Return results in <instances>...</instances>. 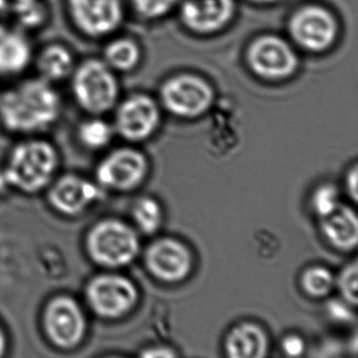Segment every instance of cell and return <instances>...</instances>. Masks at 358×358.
I'll list each match as a JSON object with an SVG mask.
<instances>
[{"instance_id":"obj_21","label":"cell","mask_w":358,"mask_h":358,"mask_svg":"<svg viewBox=\"0 0 358 358\" xmlns=\"http://www.w3.org/2000/svg\"><path fill=\"white\" fill-rule=\"evenodd\" d=\"M301 286L310 296L322 299L328 296L332 291L334 278L327 268L313 266L303 272L301 278Z\"/></svg>"},{"instance_id":"obj_24","label":"cell","mask_w":358,"mask_h":358,"mask_svg":"<svg viewBox=\"0 0 358 358\" xmlns=\"http://www.w3.org/2000/svg\"><path fill=\"white\" fill-rule=\"evenodd\" d=\"M12 15H15L22 26L34 28L43 24L45 11L38 0H14Z\"/></svg>"},{"instance_id":"obj_6","label":"cell","mask_w":358,"mask_h":358,"mask_svg":"<svg viewBox=\"0 0 358 358\" xmlns=\"http://www.w3.org/2000/svg\"><path fill=\"white\" fill-rule=\"evenodd\" d=\"M161 101L171 114L181 118H196L213 106L215 92L205 79L181 74L169 79L161 87Z\"/></svg>"},{"instance_id":"obj_17","label":"cell","mask_w":358,"mask_h":358,"mask_svg":"<svg viewBox=\"0 0 358 358\" xmlns=\"http://www.w3.org/2000/svg\"><path fill=\"white\" fill-rule=\"evenodd\" d=\"M226 353L231 358H263L268 351L265 331L252 322L236 324L225 339Z\"/></svg>"},{"instance_id":"obj_3","label":"cell","mask_w":358,"mask_h":358,"mask_svg":"<svg viewBox=\"0 0 358 358\" xmlns=\"http://www.w3.org/2000/svg\"><path fill=\"white\" fill-rule=\"evenodd\" d=\"M72 89L79 106L94 115L112 110L119 96L114 71L97 59L87 60L75 71Z\"/></svg>"},{"instance_id":"obj_13","label":"cell","mask_w":358,"mask_h":358,"mask_svg":"<svg viewBox=\"0 0 358 358\" xmlns=\"http://www.w3.org/2000/svg\"><path fill=\"white\" fill-rule=\"evenodd\" d=\"M45 324L51 341L64 349L78 345L85 332V315L70 297H57L49 303Z\"/></svg>"},{"instance_id":"obj_29","label":"cell","mask_w":358,"mask_h":358,"mask_svg":"<svg viewBox=\"0 0 358 358\" xmlns=\"http://www.w3.org/2000/svg\"><path fill=\"white\" fill-rule=\"evenodd\" d=\"M345 186H347L348 192L349 196H351L354 202H357L358 200V167L357 164H354V166L350 169L345 179Z\"/></svg>"},{"instance_id":"obj_9","label":"cell","mask_w":358,"mask_h":358,"mask_svg":"<svg viewBox=\"0 0 358 358\" xmlns=\"http://www.w3.org/2000/svg\"><path fill=\"white\" fill-rule=\"evenodd\" d=\"M69 10L77 28L95 38L115 32L124 16L123 0H69Z\"/></svg>"},{"instance_id":"obj_25","label":"cell","mask_w":358,"mask_h":358,"mask_svg":"<svg viewBox=\"0 0 358 358\" xmlns=\"http://www.w3.org/2000/svg\"><path fill=\"white\" fill-rule=\"evenodd\" d=\"M358 264L353 261L348 264L337 278V287L343 299L350 305L357 306Z\"/></svg>"},{"instance_id":"obj_16","label":"cell","mask_w":358,"mask_h":358,"mask_svg":"<svg viewBox=\"0 0 358 358\" xmlns=\"http://www.w3.org/2000/svg\"><path fill=\"white\" fill-rule=\"evenodd\" d=\"M320 229L333 247L351 251L358 243L357 215L347 205H337L326 217H320Z\"/></svg>"},{"instance_id":"obj_5","label":"cell","mask_w":358,"mask_h":358,"mask_svg":"<svg viewBox=\"0 0 358 358\" xmlns=\"http://www.w3.org/2000/svg\"><path fill=\"white\" fill-rule=\"evenodd\" d=\"M246 62L251 72L267 81L290 78L299 68V57L285 39L264 35L247 49Z\"/></svg>"},{"instance_id":"obj_1","label":"cell","mask_w":358,"mask_h":358,"mask_svg":"<svg viewBox=\"0 0 358 358\" xmlns=\"http://www.w3.org/2000/svg\"><path fill=\"white\" fill-rule=\"evenodd\" d=\"M62 101L45 79H31L0 98V118L13 131L29 133L47 129L57 120Z\"/></svg>"},{"instance_id":"obj_27","label":"cell","mask_w":358,"mask_h":358,"mask_svg":"<svg viewBox=\"0 0 358 358\" xmlns=\"http://www.w3.org/2000/svg\"><path fill=\"white\" fill-rule=\"evenodd\" d=\"M338 204L337 188L331 184L318 187L312 198V206L320 219L334 210Z\"/></svg>"},{"instance_id":"obj_7","label":"cell","mask_w":358,"mask_h":358,"mask_svg":"<svg viewBox=\"0 0 358 358\" xmlns=\"http://www.w3.org/2000/svg\"><path fill=\"white\" fill-rule=\"evenodd\" d=\"M289 33L295 43L305 51L322 53L330 49L338 36L334 15L320 6H305L292 14Z\"/></svg>"},{"instance_id":"obj_18","label":"cell","mask_w":358,"mask_h":358,"mask_svg":"<svg viewBox=\"0 0 358 358\" xmlns=\"http://www.w3.org/2000/svg\"><path fill=\"white\" fill-rule=\"evenodd\" d=\"M31 45L18 33L0 34V75L12 76L26 70L31 62Z\"/></svg>"},{"instance_id":"obj_10","label":"cell","mask_w":358,"mask_h":358,"mask_svg":"<svg viewBox=\"0 0 358 358\" xmlns=\"http://www.w3.org/2000/svg\"><path fill=\"white\" fill-rule=\"evenodd\" d=\"M144 262L152 275L165 282L185 280L192 268V253L187 247L171 238L152 243L146 249Z\"/></svg>"},{"instance_id":"obj_33","label":"cell","mask_w":358,"mask_h":358,"mask_svg":"<svg viewBox=\"0 0 358 358\" xmlns=\"http://www.w3.org/2000/svg\"><path fill=\"white\" fill-rule=\"evenodd\" d=\"M250 1L257 5H271V3H278V0H250Z\"/></svg>"},{"instance_id":"obj_23","label":"cell","mask_w":358,"mask_h":358,"mask_svg":"<svg viewBox=\"0 0 358 358\" xmlns=\"http://www.w3.org/2000/svg\"><path fill=\"white\" fill-rule=\"evenodd\" d=\"M113 129L106 121L94 119L81 124L79 138L90 148H101L110 143Z\"/></svg>"},{"instance_id":"obj_11","label":"cell","mask_w":358,"mask_h":358,"mask_svg":"<svg viewBox=\"0 0 358 358\" xmlns=\"http://www.w3.org/2000/svg\"><path fill=\"white\" fill-rule=\"evenodd\" d=\"M148 163L143 154L131 148L112 152L97 169L100 184L115 190L134 189L148 175Z\"/></svg>"},{"instance_id":"obj_15","label":"cell","mask_w":358,"mask_h":358,"mask_svg":"<svg viewBox=\"0 0 358 358\" xmlns=\"http://www.w3.org/2000/svg\"><path fill=\"white\" fill-rule=\"evenodd\" d=\"M100 196L101 192L95 184L76 176L62 178L50 192L52 205L60 213L70 215L83 213Z\"/></svg>"},{"instance_id":"obj_4","label":"cell","mask_w":358,"mask_h":358,"mask_svg":"<svg viewBox=\"0 0 358 358\" xmlns=\"http://www.w3.org/2000/svg\"><path fill=\"white\" fill-rule=\"evenodd\" d=\"M139 248L134 229L117 220L101 222L87 236V250L92 259L106 267L129 265L137 257Z\"/></svg>"},{"instance_id":"obj_14","label":"cell","mask_w":358,"mask_h":358,"mask_svg":"<svg viewBox=\"0 0 358 358\" xmlns=\"http://www.w3.org/2000/svg\"><path fill=\"white\" fill-rule=\"evenodd\" d=\"M234 13V0H184L180 9L183 26L200 35L215 34L223 30Z\"/></svg>"},{"instance_id":"obj_30","label":"cell","mask_w":358,"mask_h":358,"mask_svg":"<svg viewBox=\"0 0 358 358\" xmlns=\"http://www.w3.org/2000/svg\"><path fill=\"white\" fill-rule=\"evenodd\" d=\"M12 16V6L9 0H0V34L7 31Z\"/></svg>"},{"instance_id":"obj_31","label":"cell","mask_w":358,"mask_h":358,"mask_svg":"<svg viewBox=\"0 0 358 358\" xmlns=\"http://www.w3.org/2000/svg\"><path fill=\"white\" fill-rule=\"evenodd\" d=\"M141 355L148 358H169L175 357L176 354L169 348L158 347L145 350Z\"/></svg>"},{"instance_id":"obj_22","label":"cell","mask_w":358,"mask_h":358,"mask_svg":"<svg viewBox=\"0 0 358 358\" xmlns=\"http://www.w3.org/2000/svg\"><path fill=\"white\" fill-rule=\"evenodd\" d=\"M133 217L143 234H152L162 223V209L154 199L142 198L134 207Z\"/></svg>"},{"instance_id":"obj_34","label":"cell","mask_w":358,"mask_h":358,"mask_svg":"<svg viewBox=\"0 0 358 358\" xmlns=\"http://www.w3.org/2000/svg\"><path fill=\"white\" fill-rule=\"evenodd\" d=\"M5 337H3V332L0 330V356L3 355V350H5Z\"/></svg>"},{"instance_id":"obj_28","label":"cell","mask_w":358,"mask_h":358,"mask_svg":"<svg viewBox=\"0 0 358 358\" xmlns=\"http://www.w3.org/2000/svg\"><path fill=\"white\" fill-rule=\"evenodd\" d=\"M282 351L291 357H299L305 351V343L297 335H289L282 341Z\"/></svg>"},{"instance_id":"obj_8","label":"cell","mask_w":358,"mask_h":358,"mask_svg":"<svg viewBox=\"0 0 358 358\" xmlns=\"http://www.w3.org/2000/svg\"><path fill=\"white\" fill-rule=\"evenodd\" d=\"M87 296L96 313L102 317L117 318L129 313L135 307L139 293L129 278L106 274L90 282Z\"/></svg>"},{"instance_id":"obj_2","label":"cell","mask_w":358,"mask_h":358,"mask_svg":"<svg viewBox=\"0 0 358 358\" xmlns=\"http://www.w3.org/2000/svg\"><path fill=\"white\" fill-rule=\"evenodd\" d=\"M57 164L53 146L45 141L20 144L14 150L6 171L7 184L27 192H35L45 187Z\"/></svg>"},{"instance_id":"obj_12","label":"cell","mask_w":358,"mask_h":358,"mask_svg":"<svg viewBox=\"0 0 358 358\" xmlns=\"http://www.w3.org/2000/svg\"><path fill=\"white\" fill-rule=\"evenodd\" d=\"M158 104L146 95H134L119 106L116 113L117 131L129 141L150 138L160 123Z\"/></svg>"},{"instance_id":"obj_26","label":"cell","mask_w":358,"mask_h":358,"mask_svg":"<svg viewBox=\"0 0 358 358\" xmlns=\"http://www.w3.org/2000/svg\"><path fill=\"white\" fill-rule=\"evenodd\" d=\"M134 9L141 17L157 20L169 14L179 0H131Z\"/></svg>"},{"instance_id":"obj_32","label":"cell","mask_w":358,"mask_h":358,"mask_svg":"<svg viewBox=\"0 0 358 358\" xmlns=\"http://www.w3.org/2000/svg\"><path fill=\"white\" fill-rule=\"evenodd\" d=\"M329 311H330L331 315L333 317L339 320H350L352 316L351 311H349L348 308L341 305V303H331L330 306H329Z\"/></svg>"},{"instance_id":"obj_19","label":"cell","mask_w":358,"mask_h":358,"mask_svg":"<svg viewBox=\"0 0 358 358\" xmlns=\"http://www.w3.org/2000/svg\"><path fill=\"white\" fill-rule=\"evenodd\" d=\"M38 70L48 83L62 80L72 73V55L62 45H50L39 56Z\"/></svg>"},{"instance_id":"obj_20","label":"cell","mask_w":358,"mask_h":358,"mask_svg":"<svg viewBox=\"0 0 358 358\" xmlns=\"http://www.w3.org/2000/svg\"><path fill=\"white\" fill-rule=\"evenodd\" d=\"M140 58L139 45L131 39H116L104 50V62L113 71L129 72L139 64Z\"/></svg>"}]
</instances>
